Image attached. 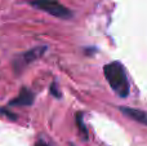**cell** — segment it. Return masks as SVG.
Segmentation results:
<instances>
[{
	"label": "cell",
	"mask_w": 147,
	"mask_h": 146,
	"mask_svg": "<svg viewBox=\"0 0 147 146\" xmlns=\"http://www.w3.org/2000/svg\"><path fill=\"white\" fill-rule=\"evenodd\" d=\"M45 51H47V47H36V48H32V49H30V51H27L21 58L23 59V64L27 65V64H30V62L35 61V59L40 58V57L45 53Z\"/></svg>",
	"instance_id": "5"
},
{
	"label": "cell",
	"mask_w": 147,
	"mask_h": 146,
	"mask_svg": "<svg viewBox=\"0 0 147 146\" xmlns=\"http://www.w3.org/2000/svg\"><path fill=\"white\" fill-rule=\"evenodd\" d=\"M49 91H51L52 96H54V97H57V98H61V91L58 89V85H57V83H52Z\"/></svg>",
	"instance_id": "7"
},
{
	"label": "cell",
	"mask_w": 147,
	"mask_h": 146,
	"mask_svg": "<svg viewBox=\"0 0 147 146\" xmlns=\"http://www.w3.org/2000/svg\"><path fill=\"white\" fill-rule=\"evenodd\" d=\"M75 122H76V126H78L79 133H80V136L83 137V140H88V129H86V127L84 126L83 114H81V113L76 114V115H75Z\"/></svg>",
	"instance_id": "6"
},
{
	"label": "cell",
	"mask_w": 147,
	"mask_h": 146,
	"mask_svg": "<svg viewBox=\"0 0 147 146\" xmlns=\"http://www.w3.org/2000/svg\"><path fill=\"white\" fill-rule=\"evenodd\" d=\"M72 146H74V145H72Z\"/></svg>",
	"instance_id": "10"
},
{
	"label": "cell",
	"mask_w": 147,
	"mask_h": 146,
	"mask_svg": "<svg viewBox=\"0 0 147 146\" xmlns=\"http://www.w3.org/2000/svg\"><path fill=\"white\" fill-rule=\"evenodd\" d=\"M0 115H5L7 118H9L10 120H16V119H17V116L13 115V113H10L7 109H0Z\"/></svg>",
	"instance_id": "8"
},
{
	"label": "cell",
	"mask_w": 147,
	"mask_h": 146,
	"mask_svg": "<svg viewBox=\"0 0 147 146\" xmlns=\"http://www.w3.org/2000/svg\"><path fill=\"white\" fill-rule=\"evenodd\" d=\"M30 4L40 10L49 13L51 16L61 20H69L72 17V13L69 8L63 7L57 0H31Z\"/></svg>",
	"instance_id": "2"
},
{
	"label": "cell",
	"mask_w": 147,
	"mask_h": 146,
	"mask_svg": "<svg viewBox=\"0 0 147 146\" xmlns=\"http://www.w3.org/2000/svg\"><path fill=\"white\" fill-rule=\"evenodd\" d=\"M105 78L107 79L110 87L119 97L125 98L129 96V83H128L125 67L119 61H112L105 65L103 67Z\"/></svg>",
	"instance_id": "1"
},
{
	"label": "cell",
	"mask_w": 147,
	"mask_h": 146,
	"mask_svg": "<svg viewBox=\"0 0 147 146\" xmlns=\"http://www.w3.org/2000/svg\"><path fill=\"white\" fill-rule=\"evenodd\" d=\"M120 110L123 111V114L125 116L147 126V111L137 110V109H132V107H120Z\"/></svg>",
	"instance_id": "4"
},
{
	"label": "cell",
	"mask_w": 147,
	"mask_h": 146,
	"mask_svg": "<svg viewBox=\"0 0 147 146\" xmlns=\"http://www.w3.org/2000/svg\"><path fill=\"white\" fill-rule=\"evenodd\" d=\"M35 146H51V145H48L45 141H43V140H39V141H36Z\"/></svg>",
	"instance_id": "9"
},
{
	"label": "cell",
	"mask_w": 147,
	"mask_h": 146,
	"mask_svg": "<svg viewBox=\"0 0 147 146\" xmlns=\"http://www.w3.org/2000/svg\"><path fill=\"white\" fill-rule=\"evenodd\" d=\"M34 100H35L34 93L31 92L30 89H27V88H22V89H21V92H20V95H18L14 100L10 101L9 105H12V106H14V105L27 106V105H32Z\"/></svg>",
	"instance_id": "3"
}]
</instances>
